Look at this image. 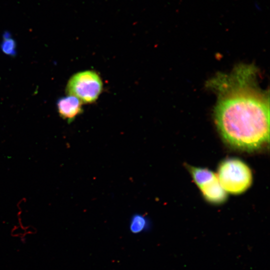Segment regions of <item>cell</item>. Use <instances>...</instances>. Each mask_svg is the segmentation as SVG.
<instances>
[{
	"label": "cell",
	"mask_w": 270,
	"mask_h": 270,
	"mask_svg": "<svg viewBox=\"0 0 270 270\" xmlns=\"http://www.w3.org/2000/svg\"><path fill=\"white\" fill-rule=\"evenodd\" d=\"M256 74L254 66L241 64L208 82L218 95L214 116L222 137L232 147L246 152L270 142L269 94L258 86Z\"/></svg>",
	"instance_id": "6da1fadb"
},
{
	"label": "cell",
	"mask_w": 270,
	"mask_h": 270,
	"mask_svg": "<svg viewBox=\"0 0 270 270\" xmlns=\"http://www.w3.org/2000/svg\"><path fill=\"white\" fill-rule=\"evenodd\" d=\"M130 226V230L136 234L148 230L150 228V222L144 216L136 214L132 218Z\"/></svg>",
	"instance_id": "52a82bcc"
},
{
	"label": "cell",
	"mask_w": 270,
	"mask_h": 270,
	"mask_svg": "<svg viewBox=\"0 0 270 270\" xmlns=\"http://www.w3.org/2000/svg\"><path fill=\"white\" fill-rule=\"evenodd\" d=\"M82 102L77 98L68 95L58 100L57 108L60 116L69 123L82 113Z\"/></svg>",
	"instance_id": "277c9868"
},
{
	"label": "cell",
	"mask_w": 270,
	"mask_h": 270,
	"mask_svg": "<svg viewBox=\"0 0 270 270\" xmlns=\"http://www.w3.org/2000/svg\"><path fill=\"white\" fill-rule=\"evenodd\" d=\"M188 170L194 182L198 188L216 176V174L206 168L189 166Z\"/></svg>",
	"instance_id": "8992f818"
},
{
	"label": "cell",
	"mask_w": 270,
	"mask_h": 270,
	"mask_svg": "<svg viewBox=\"0 0 270 270\" xmlns=\"http://www.w3.org/2000/svg\"><path fill=\"white\" fill-rule=\"evenodd\" d=\"M102 82L94 71L88 70L74 74L66 86L68 95L74 96L82 104H90L96 101L102 90Z\"/></svg>",
	"instance_id": "3957f363"
},
{
	"label": "cell",
	"mask_w": 270,
	"mask_h": 270,
	"mask_svg": "<svg viewBox=\"0 0 270 270\" xmlns=\"http://www.w3.org/2000/svg\"><path fill=\"white\" fill-rule=\"evenodd\" d=\"M216 176L225 191L232 194L244 192L252 182L250 168L242 160L236 158L222 161L218 167Z\"/></svg>",
	"instance_id": "7a4b0ae2"
},
{
	"label": "cell",
	"mask_w": 270,
	"mask_h": 270,
	"mask_svg": "<svg viewBox=\"0 0 270 270\" xmlns=\"http://www.w3.org/2000/svg\"><path fill=\"white\" fill-rule=\"evenodd\" d=\"M204 198L208 202L220 204L224 202L228 193L220 184L217 176L198 188Z\"/></svg>",
	"instance_id": "5b68a950"
},
{
	"label": "cell",
	"mask_w": 270,
	"mask_h": 270,
	"mask_svg": "<svg viewBox=\"0 0 270 270\" xmlns=\"http://www.w3.org/2000/svg\"><path fill=\"white\" fill-rule=\"evenodd\" d=\"M0 47L2 52L7 55L14 56L16 54V42L7 32L3 34Z\"/></svg>",
	"instance_id": "ba28073f"
}]
</instances>
